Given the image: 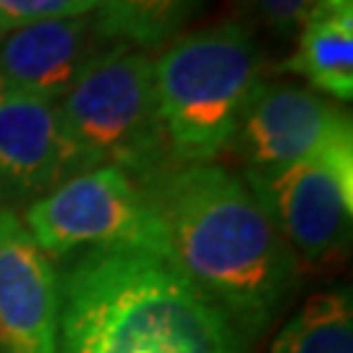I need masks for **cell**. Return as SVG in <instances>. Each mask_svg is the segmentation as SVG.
Segmentation results:
<instances>
[{
    "mask_svg": "<svg viewBox=\"0 0 353 353\" xmlns=\"http://www.w3.org/2000/svg\"><path fill=\"white\" fill-rule=\"evenodd\" d=\"M243 181L296 259L327 265L348 252L353 141L338 144L312 160L272 170H246Z\"/></svg>",
    "mask_w": 353,
    "mask_h": 353,
    "instance_id": "cell-6",
    "label": "cell"
},
{
    "mask_svg": "<svg viewBox=\"0 0 353 353\" xmlns=\"http://www.w3.org/2000/svg\"><path fill=\"white\" fill-rule=\"evenodd\" d=\"M81 173L58 102L0 81V204L37 202Z\"/></svg>",
    "mask_w": 353,
    "mask_h": 353,
    "instance_id": "cell-8",
    "label": "cell"
},
{
    "mask_svg": "<svg viewBox=\"0 0 353 353\" xmlns=\"http://www.w3.org/2000/svg\"><path fill=\"white\" fill-rule=\"evenodd\" d=\"M270 353H353L351 290H319L309 296L280 330Z\"/></svg>",
    "mask_w": 353,
    "mask_h": 353,
    "instance_id": "cell-12",
    "label": "cell"
},
{
    "mask_svg": "<svg viewBox=\"0 0 353 353\" xmlns=\"http://www.w3.org/2000/svg\"><path fill=\"white\" fill-rule=\"evenodd\" d=\"M160 217L168 262L246 332L285 303L299 259L246 181L220 165H173L141 183Z\"/></svg>",
    "mask_w": 353,
    "mask_h": 353,
    "instance_id": "cell-1",
    "label": "cell"
},
{
    "mask_svg": "<svg viewBox=\"0 0 353 353\" xmlns=\"http://www.w3.org/2000/svg\"><path fill=\"white\" fill-rule=\"evenodd\" d=\"M249 3L262 26L280 39L299 34L312 8V0H249Z\"/></svg>",
    "mask_w": 353,
    "mask_h": 353,
    "instance_id": "cell-15",
    "label": "cell"
},
{
    "mask_svg": "<svg viewBox=\"0 0 353 353\" xmlns=\"http://www.w3.org/2000/svg\"><path fill=\"white\" fill-rule=\"evenodd\" d=\"M89 29L87 16L13 29L0 45V81L58 102L92 58Z\"/></svg>",
    "mask_w": 353,
    "mask_h": 353,
    "instance_id": "cell-10",
    "label": "cell"
},
{
    "mask_svg": "<svg viewBox=\"0 0 353 353\" xmlns=\"http://www.w3.org/2000/svg\"><path fill=\"white\" fill-rule=\"evenodd\" d=\"M280 71L306 76L338 102L353 97V0H312L299 48Z\"/></svg>",
    "mask_w": 353,
    "mask_h": 353,
    "instance_id": "cell-11",
    "label": "cell"
},
{
    "mask_svg": "<svg viewBox=\"0 0 353 353\" xmlns=\"http://www.w3.org/2000/svg\"><path fill=\"white\" fill-rule=\"evenodd\" d=\"M204 0H102L97 29L144 50L163 48L199 13Z\"/></svg>",
    "mask_w": 353,
    "mask_h": 353,
    "instance_id": "cell-13",
    "label": "cell"
},
{
    "mask_svg": "<svg viewBox=\"0 0 353 353\" xmlns=\"http://www.w3.org/2000/svg\"><path fill=\"white\" fill-rule=\"evenodd\" d=\"M61 275L19 214L0 207V353H58Z\"/></svg>",
    "mask_w": 353,
    "mask_h": 353,
    "instance_id": "cell-9",
    "label": "cell"
},
{
    "mask_svg": "<svg viewBox=\"0 0 353 353\" xmlns=\"http://www.w3.org/2000/svg\"><path fill=\"white\" fill-rule=\"evenodd\" d=\"M58 353H241V341L168 259L89 249L61 275Z\"/></svg>",
    "mask_w": 353,
    "mask_h": 353,
    "instance_id": "cell-2",
    "label": "cell"
},
{
    "mask_svg": "<svg viewBox=\"0 0 353 353\" xmlns=\"http://www.w3.org/2000/svg\"><path fill=\"white\" fill-rule=\"evenodd\" d=\"M152 68L173 165H207L220 157L265 81L262 50L241 21H220L178 37Z\"/></svg>",
    "mask_w": 353,
    "mask_h": 353,
    "instance_id": "cell-3",
    "label": "cell"
},
{
    "mask_svg": "<svg viewBox=\"0 0 353 353\" xmlns=\"http://www.w3.org/2000/svg\"><path fill=\"white\" fill-rule=\"evenodd\" d=\"M348 141H353L351 118L338 105L306 87L262 81L230 147L246 170H272Z\"/></svg>",
    "mask_w": 353,
    "mask_h": 353,
    "instance_id": "cell-7",
    "label": "cell"
},
{
    "mask_svg": "<svg viewBox=\"0 0 353 353\" xmlns=\"http://www.w3.org/2000/svg\"><path fill=\"white\" fill-rule=\"evenodd\" d=\"M24 225L50 259L89 249H141L168 259L163 223L144 186L113 165L74 176L32 202Z\"/></svg>",
    "mask_w": 353,
    "mask_h": 353,
    "instance_id": "cell-5",
    "label": "cell"
},
{
    "mask_svg": "<svg viewBox=\"0 0 353 353\" xmlns=\"http://www.w3.org/2000/svg\"><path fill=\"white\" fill-rule=\"evenodd\" d=\"M58 113L87 170L113 165L147 183L173 168L144 52L115 48L92 55L58 100Z\"/></svg>",
    "mask_w": 353,
    "mask_h": 353,
    "instance_id": "cell-4",
    "label": "cell"
},
{
    "mask_svg": "<svg viewBox=\"0 0 353 353\" xmlns=\"http://www.w3.org/2000/svg\"><path fill=\"white\" fill-rule=\"evenodd\" d=\"M102 0H0V32H13L39 21H61L79 19L94 8Z\"/></svg>",
    "mask_w": 353,
    "mask_h": 353,
    "instance_id": "cell-14",
    "label": "cell"
}]
</instances>
